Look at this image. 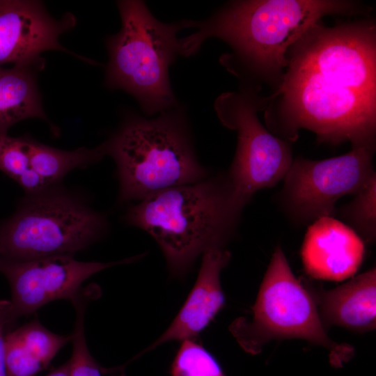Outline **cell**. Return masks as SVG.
<instances>
[{
    "label": "cell",
    "mask_w": 376,
    "mask_h": 376,
    "mask_svg": "<svg viewBox=\"0 0 376 376\" xmlns=\"http://www.w3.org/2000/svg\"><path fill=\"white\" fill-rule=\"evenodd\" d=\"M297 42L280 91L279 132L295 139L300 128L319 141L374 144L376 47L373 26L309 29Z\"/></svg>",
    "instance_id": "1"
},
{
    "label": "cell",
    "mask_w": 376,
    "mask_h": 376,
    "mask_svg": "<svg viewBox=\"0 0 376 376\" xmlns=\"http://www.w3.org/2000/svg\"><path fill=\"white\" fill-rule=\"evenodd\" d=\"M242 210L227 175H219L153 194L130 207L125 221L154 238L171 274L181 277L200 254L224 249Z\"/></svg>",
    "instance_id": "2"
},
{
    "label": "cell",
    "mask_w": 376,
    "mask_h": 376,
    "mask_svg": "<svg viewBox=\"0 0 376 376\" xmlns=\"http://www.w3.org/2000/svg\"><path fill=\"white\" fill-rule=\"evenodd\" d=\"M346 10V3L322 0L234 1L209 19L187 20L197 31L180 38V54L196 53L204 41L217 38L232 47L250 67L279 71L288 65L289 47L323 16Z\"/></svg>",
    "instance_id": "3"
},
{
    "label": "cell",
    "mask_w": 376,
    "mask_h": 376,
    "mask_svg": "<svg viewBox=\"0 0 376 376\" xmlns=\"http://www.w3.org/2000/svg\"><path fill=\"white\" fill-rule=\"evenodd\" d=\"M102 145L116 164L120 202L141 201L210 176L196 156L187 120L178 107L150 119L128 114Z\"/></svg>",
    "instance_id": "4"
},
{
    "label": "cell",
    "mask_w": 376,
    "mask_h": 376,
    "mask_svg": "<svg viewBox=\"0 0 376 376\" xmlns=\"http://www.w3.org/2000/svg\"><path fill=\"white\" fill-rule=\"evenodd\" d=\"M117 6L121 27L106 40L105 86L130 93L147 115L177 107L169 68L180 55L177 34L186 19L163 23L142 1H118Z\"/></svg>",
    "instance_id": "5"
},
{
    "label": "cell",
    "mask_w": 376,
    "mask_h": 376,
    "mask_svg": "<svg viewBox=\"0 0 376 376\" xmlns=\"http://www.w3.org/2000/svg\"><path fill=\"white\" fill-rule=\"evenodd\" d=\"M229 329L244 351L256 354L272 340L299 338L329 351L331 362L341 364L354 354L327 334L317 304L292 273L279 245L265 274L251 319L239 318Z\"/></svg>",
    "instance_id": "6"
},
{
    "label": "cell",
    "mask_w": 376,
    "mask_h": 376,
    "mask_svg": "<svg viewBox=\"0 0 376 376\" xmlns=\"http://www.w3.org/2000/svg\"><path fill=\"white\" fill-rule=\"evenodd\" d=\"M107 226L104 215L52 185L27 194L0 224V258L24 261L74 254L98 240Z\"/></svg>",
    "instance_id": "7"
},
{
    "label": "cell",
    "mask_w": 376,
    "mask_h": 376,
    "mask_svg": "<svg viewBox=\"0 0 376 376\" xmlns=\"http://www.w3.org/2000/svg\"><path fill=\"white\" fill-rule=\"evenodd\" d=\"M215 109L221 123L237 132V149L227 177L235 201L243 209L256 192L283 180L293 161L291 150L260 123L246 95L223 94Z\"/></svg>",
    "instance_id": "8"
},
{
    "label": "cell",
    "mask_w": 376,
    "mask_h": 376,
    "mask_svg": "<svg viewBox=\"0 0 376 376\" xmlns=\"http://www.w3.org/2000/svg\"><path fill=\"white\" fill-rule=\"evenodd\" d=\"M374 150V144L356 146L338 157L292 161L281 192L286 210L303 223L333 217L338 199L355 195L376 175Z\"/></svg>",
    "instance_id": "9"
},
{
    "label": "cell",
    "mask_w": 376,
    "mask_h": 376,
    "mask_svg": "<svg viewBox=\"0 0 376 376\" xmlns=\"http://www.w3.org/2000/svg\"><path fill=\"white\" fill-rule=\"evenodd\" d=\"M142 256L105 263L79 261L73 254L24 261L0 258V272L7 279L11 290L6 332L19 318L32 314L50 301H72L81 294L82 283L95 273L115 265L132 263Z\"/></svg>",
    "instance_id": "10"
},
{
    "label": "cell",
    "mask_w": 376,
    "mask_h": 376,
    "mask_svg": "<svg viewBox=\"0 0 376 376\" xmlns=\"http://www.w3.org/2000/svg\"><path fill=\"white\" fill-rule=\"evenodd\" d=\"M76 24L75 16L67 13L54 18L39 1L0 0V66H31L41 70L42 53L61 51L93 65L95 62L65 49L62 34Z\"/></svg>",
    "instance_id": "11"
},
{
    "label": "cell",
    "mask_w": 376,
    "mask_h": 376,
    "mask_svg": "<svg viewBox=\"0 0 376 376\" xmlns=\"http://www.w3.org/2000/svg\"><path fill=\"white\" fill-rule=\"evenodd\" d=\"M364 251L362 239L352 228L333 217H324L308 228L301 257L311 277L339 281L355 274Z\"/></svg>",
    "instance_id": "12"
},
{
    "label": "cell",
    "mask_w": 376,
    "mask_h": 376,
    "mask_svg": "<svg viewBox=\"0 0 376 376\" xmlns=\"http://www.w3.org/2000/svg\"><path fill=\"white\" fill-rule=\"evenodd\" d=\"M231 258L225 249H212L203 253L195 284L185 302L166 330L147 350L169 341L195 339L224 304L220 273Z\"/></svg>",
    "instance_id": "13"
},
{
    "label": "cell",
    "mask_w": 376,
    "mask_h": 376,
    "mask_svg": "<svg viewBox=\"0 0 376 376\" xmlns=\"http://www.w3.org/2000/svg\"><path fill=\"white\" fill-rule=\"evenodd\" d=\"M322 324L366 332L376 325V270L368 271L315 295Z\"/></svg>",
    "instance_id": "14"
},
{
    "label": "cell",
    "mask_w": 376,
    "mask_h": 376,
    "mask_svg": "<svg viewBox=\"0 0 376 376\" xmlns=\"http://www.w3.org/2000/svg\"><path fill=\"white\" fill-rule=\"evenodd\" d=\"M45 328L38 319L6 331L4 351L7 376H36L47 368L59 350L71 341Z\"/></svg>",
    "instance_id": "15"
},
{
    "label": "cell",
    "mask_w": 376,
    "mask_h": 376,
    "mask_svg": "<svg viewBox=\"0 0 376 376\" xmlns=\"http://www.w3.org/2000/svg\"><path fill=\"white\" fill-rule=\"evenodd\" d=\"M38 68L31 66H0V132H8L15 123L40 118L58 132L44 111L37 84Z\"/></svg>",
    "instance_id": "16"
},
{
    "label": "cell",
    "mask_w": 376,
    "mask_h": 376,
    "mask_svg": "<svg viewBox=\"0 0 376 376\" xmlns=\"http://www.w3.org/2000/svg\"><path fill=\"white\" fill-rule=\"evenodd\" d=\"M24 139L31 168L47 186L55 185L70 171L97 163L105 156L102 143L94 148L64 150L40 143L29 136Z\"/></svg>",
    "instance_id": "17"
},
{
    "label": "cell",
    "mask_w": 376,
    "mask_h": 376,
    "mask_svg": "<svg viewBox=\"0 0 376 376\" xmlns=\"http://www.w3.org/2000/svg\"><path fill=\"white\" fill-rule=\"evenodd\" d=\"M347 222L364 241L375 242L376 237V175L336 212Z\"/></svg>",
    "instance_id": "18"
},
{
    "label": "cell",
    "mask_w": 376,
    "mask_h": 376,
    "mask_svg": "<svg viewBox=\"0 0 376 376\" xmlns=\"http://www.w3.org/2000/svg\"><path fill=\"white\" fill-rule=\"evenodd\" d=\"M171 376H225L216 359L195 339L182 341L171 368Z\"/></svg>",
    "instance_id": "19"
},
{
    "label": "cell",
    "mask_w": 376,
    "mask_h": 376,
    "mask_svg": "<svg viewBox=\"0 0 376 376\" xmlns=\"http://www.w3.org/2000/svg\"><path fill=\"white\" fill-rule=\"evenodd\" d=\"M86 300L79 299L73 305L76 311V320L71 341L72 354L70 359V376H104L109 370L99 365L91 354L84 335V313Z\"/></svg>",
    "instance_id": "20"
},
{
    "label": "cell",
    "mask_w": 376,
    "mask_h": 376,
    "mask_svg": "<svg viewBox=\"0 0 376 376\" xmlns=\"http://www.w3.org/2000/svg\"><path fill=\"white\" fill-rule=\"evenodd\" d=\"M31 169L24 136L0 132V170L18 182Z\"/></svg>",
    "instance_id": "21"
},
{
    "label": "cell",
    "mask_w": 376,
    "mask_h": 376,
    "mask_svg": "<svg viewBox=\"0 0 376 376\" xmlns=\"http://www.w3.org/2000/svg\"><path fill=\"white\" fill-rule=\"evenodd\" d=\"M10 307V301L0 300V376H7L4 351V331H6Z\"/></svg>",
    "instance_id": "22"
},
{
    "label": "cell",
    "mask_w": 376,
    "mask_h": 376,
    "mask_svg": "<svg viewBox=\"0 0 376 376\" xmlns=\"http://www.w3.org/2000/svg\"><path fill=\"white\" fill-rule=\"evenodd\" d=\"M46 376H70L69 361L58 366Z\"/></svg>",
    "instance_id": "23"
},
{
    "label": "cell",
    "mask_w": 376,
    "mask_h": 376,
    "mask_svg": "<svg viewBox=\"0 0 376 376\" xmlns=\"http://www.w3.org/2000/svg\"><path fill=\"white\" fill-rule=\"evenodd\" d=\"M0 253H1V251H0Z\"/></svg>",
    "instance_id": "24"
}]
</instances>
